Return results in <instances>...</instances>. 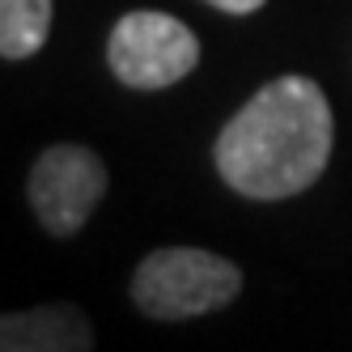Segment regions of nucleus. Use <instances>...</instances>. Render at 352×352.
<instances>
[{
	"label": "nucleus",
	"instance_id": "nucleus-7",
	"mask_svg": "<svg viewBox=\"0 0 352 352\" xmlns=\"http://www.w3.org/2000/svg\"><path fill=\"white\" fill-rule=\"evenodd\" d=\"M208 5H212V9H221V13H238V17H242V13L263 9L267 0H208Z\"/></svg>",
	"mask_w": 352,
	"mask_h": 352
},
{
	"label": "nucleus",
	"instance_id": "nucleus-4",
	"mask_svg": "<svg viewBox=\"0 0 352 352\" xmlns=\"http://www.w3.org/2000/svg\"><path fill=\"white\" fill-rule=\"evenodd\" d=\"M26 195L47 234L72 238L85 230L98 199L107 195V166L85 144H52L38 153Z\"/></svg>",
	"mask_w": 352,
	"mask_h": 352
},
{
	"label": "nucleus",
	"instance_id": "nucleus-1",
	"mask_svg": "<svg viewBox=\"0 0 352 352\" xmlns=\"http://www.w3.org/2000/svg\"><path fill=\"white\" fill-rule=\"evenodd\" d=\"M336 123L310 77H276L217 136V174L246 199H289L331 162Z\"/></svg>",
	"mask_w": 352,
	"mask_h": 352
},
{
	"label": "nucleus",
	"instance_id": "nucleus-5",
	"mask_svg": "<svg viewBox=\"0 0 352 352\" xmlns=\"http://www.w3.org/2000/svg\"><path fill=\"white\" fill-rule=\"evenodd\" d=\"M85 348H94V327L68 301L0 314V352H85Z\"/></svg>",
	"mask_w": 352,
	"mask_h": 352
},
{
	"label": "nucleus",
	"instance_id": "nucleus-2",
	"mask_svg": "<svg viewBox=\"0 0 352 352\" xmlns=\"http://www.w3.org/2000/svg\"><path fill=\"white\" fill-rule=\"evenodd\" d=\"M242 289V267L199 246H166L144 255L132 276L136 310L157 322L225 310Z\"/></svg>",
	"mask_w": 352,
	"mask_h": 352
},
{
	"label": "nucleus",
	"instance_id": "nucleus-6",
	"mask_svg": "<svg viewBox=\"0 0 352 352\" xmlns=\"http://www.w3.org/2000/svg\"><path fill=\"white\" fill-rule=\"evenodd\" d=\"M56 0H0V60H30L52 34Z\"/></svg>",
	"mask_w": 352,
	"mask_h": 352
},
{
	"label": "nucleus",
	"instance_id": "nucleus-3",
	"mask_svg": "<svg viewBox=\"0 0 352 352\" xmlns=\"http://www.w3.org/2000/svg\"><path fill=\"white\" fill-rule=\"evenodd\" d=\"M107 64L128 89H166L199 64V38L179 17L157 9H136L115 21L107 43Z\"/></svg>",
	"mask_w": 352,
	"mask_h": 352
}]
</instances>
